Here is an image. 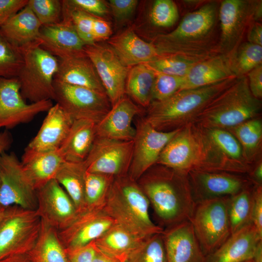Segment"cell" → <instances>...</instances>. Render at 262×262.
I'll return each instance as SVG.
<instances>
[{"mask_svg": "<svg viewBox=\"0 0 262 262\" xmlns=\"http://www.w3.org/2000/svg\"><path fill=\"white\" fill-rule=\"evenodd\" d=\"M220 1L206 2L187 13L174 30L155 37L151 43L159 56L176 55L198 63L221 53Z\"/></svg>", "mask_w": 262, "mask_h": 262, "instance_id": "obj_1", "label": "cell"}, {"mask_svg": "<svg viewBox=\"0 0 262 262\" xmlns=\"http://www.w3.org/2000/svg\"><path fill=\"white\" fill-rule=\"evenodd\" d=\"M167 168L157 170L146 176L144 182L139 186L161 225L168 228L189 220L195 202L188 173Z\"/></svg>", "mask_w": 262, "mask_h": 262, "instance_id": "obj_2", "label": "cell"}, {"mask_svg": "<svg viewBox=\"0 0 262 262\" xmlns=\"http://www.w3.org/2000/svg\"><path fill=\"white\" fill-rule=\"evenodd\" d=\"M149 205L139 184L127 174L115 178L103 209L117 225L144 240L164 230L151 220Z\"/></svg>", "mask_w": 262, "mask_h": 262, "instance_id": "obj_3", "label": "cell"}, {"mask_svg": "<svg viewBox=\"0 0 262 262\" xmlns=\"http://www.w3.org/2000/svg\"><path fill=\"white\" fill-rule=\"evenodd\" d=\"M237 79L232 77L218 82L196 88L181 90L148 107L144 119L155 129L170 131L194 120L215 97Z\"/></svg>", "mask_w": 262, "mask_h": 262, "instance_id": "obj_4", "label": "cell"}, {"mask_svg": "<svg viewBox=\"0 0 262 262\" xmlns=\"http://www.w3.org/2000/svg\"><path fill=\"white\" fill-rule=\"evenodd\" d=\"M261 109V99L252 95L244 76L212 100L194 121L206 129L233 128L255 118Z\"/></svg>", "mask_w": 262, "mask_h": 262, "instance_id": "obj_5", "label": "cell"}, {"mask_svg": "<svg viewBox=\"0 0 262 262\" xmlns=\"http://www.w3.org/2000/svg\"><path fill=\"white\" fill-rule=\"evenodd\" d=\"M20 49L23 64L16 78L22 97L31 103L53 100L59 59L41 47L38 41Z\"/></svg>", "mask_w": 262, "mask_h": 262, "instance_id": "obj_6", "label": "cell"}, {"mask_svg": "<svg viewBox=\"0 0 262 262\" xmlns=\"http://www.w3.org/2000/svg\"><path fill=\"white\" fill-rule=\"evenodd\" d=\"M229 197L196 203L189 220L206 257L216 250L231 235L228 213Z\"/></svg>", "mask_w": 262, "mask_h": 262, "instance_id": "obj_7", "label": "cell"}, {"mask_svg": "<svg viewBox=\"0 0 262 262\" xmlns=\"http://www.w3.org/2000/svg\"><path fill=\"white\" fill-rule=\"evenodd\" d=\"M42 220L36 210L6 207L0 221V260L12 254L28 253L39 236Z\"/></svg>", "mask_w": 262, "mask_h": 262, "instance_id": "obj_8", "label": "cell"}, {"mask_svg": "<svg viewBox=\"0 0 262 262\" xmlns=\"http://www.w3.org/2000/svg\"><path fill=\"white\" fill-rule=\"evenodd\" d=\"M262 0L220 1L218 18L221 53H234L243 43L250 24L253 21L262 22Z\"/></svg>", "mask_w": 262, "mask_h": 262, "instance_id": "obj_9", "label": "cell"}, {"mask_svg": "<svg viewBox=\"0 0 262 262\" xmlns=\"http://www.w3.org/2000/svg\"><path fill=\"white\" fill-rule=\"evenodd\" d=\"M53 100L73 119L98 123L112 107L106 93L54 81Z\"/></svg>", "mask_w": 262, "mask_h": 262, "instance_id": "obj_10", "label": "cell"}, {"mask_svg": "<svg viewBox=\"0 0 262 262\" xmlns=\"http://www.w3.org/2000/svg\"><path fill=\"white\" fill-rule=\"evenodd\" d=\"M0 205L36 209V190L14 152H5L0 157Z\"/></svg>", "mask_w": 262, "mask_h": 262, "instance_id": "obj_11", "label": "cell"}, {"mask_svg": "<svg viewBox=\"0 0 262 262\" xmlns=\"http://www.w3.org/2000/svg\"><path fill=\"white\" fill-rule=\"evenodd\" d=\"M182 128L170 131L155 129L144 118L138 121L131 161L128 175L133 180H138L157 163L159 156L167 143Z\"/></svg>", "mask_w": 262, "mask_h": 262, "instance_id": "obj_12", "label": "cell"}, {"mask_svg": "<svg viewBox=\"0 0 262 262\" xmlns=\"http://www.w3.org/2000/svg\"><path fill=\"white\" fill-rule=\"evenodd\" d=\"M133 141H122L96 137L84 160L86 172L116 178L127 175Z\"/></svg>", "mask_w": 262, "mask_h": 262, "instance_id": "obj_13", "label": "cell"}, {"mask_svg": "<svg viewBox=\"0 0 262 262\" xmlns=\"http://www.w3.org/2000/svg\"><path fill=\"white\" fill-rule=\"evenodd\" d=\"M53 105L51 100L27 103L16 78H0V128L7 130L29 122Z\"/></svg>", "mask_w": 262, "mask_h": 262, "instance_id": "obj_14", "label": "cell"}, {"mask_svg": "<svg viewBox=\"0 0 262 262\" xmlns=\"http://www.w3.org/2000/svg\"><path fill=\"white\" fill-rule=\"evenodd\" d=\"M84 51L98 75L112 106L125 95L128 67L108 45L95 43L85 45Z\"/></svg>", "mask_w": 262, "mask_h": 262, "instance_id": "obj_15", "label": "cell"}, {"mask_svg": "<svg viewBox=\"0 0 262 262\" xmlns=\"http://www.w3.org/2000/svg\"><path fill=\"white\" fill-rule=\"evenodd\" d=\"M115 224V221L103 208L86 210L78 213L69 225L58 231V234L67 252L89 244Z\"/></svg>", "mask_w": 262, "mask_h": 262, "instance_id": "obj_16", "label": "cell"}, {"mask_svg": "<svg viewBox=\"0 0 262 262\" xmlns=\"http://www.w3.org/2000/svg\"><path fill=\"white\" fill-rule=\"evenodd\" d=\"M36 195L37 213L57 231L69 225L78 214L71 199L55 179L38 188Z\"/></svg>", "mask_w": 262, "mask_h": 262, "instance_id": "obj_17", "label": "cell"}, {"mask_svg": "<svg viewBox=\"0 0 262 262\" xmlns=\"http://www.w3.org/2000/svg\"><path fill=\"white\" fill-rule=\"evenodd\" d=\"M188 177L195 203L230 196L251 185L245 178L219 171L194 170L188 173Z\"/></svg>", "mask_w": 262, "mask_h": 262, "instance_id": "obj_18", "label": "cell"}, {"mask_svg": "<svg viewBox=\"0 0 262 262\" xmlns=\"http://www.w3.org/2000/svg\"><path fill=\"white\" fill-rule=\"evenodd\" d=\"M41 47L58 59L84 53V43L79 36L70 16L58 23L42 26L37 41Z\"/></svg>", "mask_w": 262, "mask_h": 262, "instance_id": "obj_19", "label": "cell"}, {"mask_svg": "<svg viewBox=\"0 0 262 262\" xmlns=\"http://www.w3.org/2000/svg\"><path fill=\"white\" fill-rule=\"evenodd\" d=\"M141 112L136 104L124 95L96 124V137L122 141L133 140L135 129L132 121Z\"/></svg>", "mask_w": 262, "mask_h": 262, "instance_id": "obj_20", "label": "cell"}, {"mask_svg": "<svg viewBox=\"0 0 262 262\" xmlns=\"http://www.w3.org/2000/svg\"><path fill=\"white\" fill-rule=\"evenodd\" d=\"M166 229L163 237L167 262H206L189 220Z\"/></svg>", "mask_w": 262, "mask_h": 262, "instance_id": "obj_21", "label": "cell"}, {"mask_svg": "<svg viewBox=\"0 0 262 262\" xmlns=\"http://www.w3.org/2000/svg\"><path fill=\"white\" fill-rule=\"evenodd\" d=\"M73 120L57 103L48 111L36 135L25 149L46 152L59 149L66 138Z\"/></svg>", "mask_w": 262, "mask_h": 262, "instance_id": "obj_22", "label": "cell"}, {"mask_svg": "<svg viewBox=\"0 0 262 262\" xmlns=\"http://www.w3.org/2000/svg\"><path fill=\"white\" fill-rule=\"evenodd\" d=\"M199 148L194 135L188 130L180 131L162 151L158 164L173 170L188 173L198 164Z\"/></svg>", "mask_w": 262, "mask_h": 262, "instance_id": "obj_23", "label": "cell"}, {"mask_svg": "<svg viewBox=\"0 0 262 262\" xmlns=\"http://www.w3.org/2000/svg\"><path fill=\"white\" fill-rule=\"evenodd\" d=\"M262 240L254 225L249 224L231 234L206 262H245L252 260L258 243Z\"/></svg>", "mask_w": 262, "mask_h": 262, "instance_id": "obj_24", "label": "cell"}, {"mask_svg": "<svg viewBox=\"0 0 262 262\" xmlns=\"http://www.w3.org/2000/svg\"><path fill=\"white\" fill-rule=\"evenodd\" d=\"M232 54L220 53L196 63L183 77L180 90L203 87L236 77L232 70Z\"/></svg>", "mask_w": 262, "mask_h": 262, "instance_id": "obj_25", "label": "cell"}, {"mask_svg": "<svg viewBox=\"0 0 262 262\" xmlns=\"http://www.w3.org/2000/svg\"><path fill=\"white\" fill-rule=\"evenodd\" d=\"M54 81L106 93L94 65L85 53L59 59Z\"/></svg>", "mask_w": 262, "mask_h": 262, "instance_id": "obj_26", "label": "cell"}, {"mask_svg": "<svg viewBox=\"0 0 262 262\" xmlns=\"http://www.w3.org/2000/svg\"><path fill=\"white\" fill-rule=\"evenodd\" d=\"M108 43L121 63L128 68L147 64L160 56L152 43L144 41L131 30L109 39Z\"/></svg>", "mask_w": 262, "mask_h": 262, "instance_id": "obj_27", "label": "cell"}, {"mask_svg": "<svg viewBox=\"0 0 262 262\" xmlns=\"http://www.w3.org/2000/svg\"><path fill=\"white\" fill-rule=\"evenodd\" d=\"M64 161L59 149L46 152L25 149L20 162L26 175L37 190L55 179Z\"/></svg>", "mask_w": 262, "mask_h": 262, "instance_id": "obj_28", "label": "cell"}, {"mask_svg": "<svg viewBox=\"0 0 262 262\" xmlns=\"http://www.w3.org/2000/svg\"><path fill=\"white\" fill-rule=\"evenodd\" d=\"M96 137V124L87 119L73 120L60 147L65 161L81 162L87 157Z\"/></svg>", "mask_w": 262, "mask_h": 262, "instance_id": "obj_29", "label": "cell"}, {"mask_svg": "<svg viewBox=\"0 0 262 262\" xmlns=\"http://www.w3.org/2000/svg\"><path fill=\"white\" fill-rule=\"evenodd\" d=\"M42 25L27 5L0 27V34L19 49L38 41Z\"/></svg>", "mask_w": 262, "mask_h": 262, "instance_id": "obj_30", "label": "cell"}, {"mask_svg": "<svg viewBox=\"0 0 262 262\" xmlns=\"http://www.w3.org/2000/svg\"><path fill=\"white\" fill-rule=\"evenodd\" d=\"M86 173L84 161H64L54 179L70 197L78 213L86 210L84 196Z\"/></svg>", "mask_w": 262, "mask_h": 262, "instance_id": "obj_31", "label": "cell"}, {"mask_svg": "<svg viewBox=\"0 0 262 262\" xmlns=\"http://www.w3.org/2000/svg\"><path fill=\"white\" fill-rule=\"evenodd\" d=\"M42 220L38 239L28 253L33 262H69L65 248L58 231Z\"/></svg>", "mask_w": 262, "mask_h": 262, "instance_id": "obj_32", "label": "cell"}, {"mask_svg": "<svg viewBox=\"0 0 262 262\" xmlns=\"http://www.w3.org/2000/svg\"><path fill=\"white\" fill-rule=\"evenodd\" d=\"M143 240L116 224L92 242L102 253L123 260Z\"/></svg>", "mask_w": 262, "mask_h": 262, "instance_id": "obj_33", "label": "cell"}, {"mask_svg": "<svg viewBox=\"0 0 262 262\" xmlns=\"http://www.w3.org/2000/svg\"><path fill=\"white\" fill-rule=\"evenodd\" d=\"M155 72L146 64L134 66L129 70L125 93L137 104L148 107L152 102Z\"/></svg>", "mask_w": 262, "mask_h": 262, "instance_id": "obj_34", "label": "cell"}, {"mask_svg": "<svg viewBox=\"0 0 262 262\" xmlns=\"http://www.w3.org/2000/svg\"><path fill=\"white\" fill-rule=\"evenodd\" d=\"M254 188V186H249L228 198V213L231 234L252 223Z\"/></svg>", "mask_w": 262, "mask_h": 262, "instance_id": "obj_35", "label": "cell"}, {"mask_svg": "<svg viewBox=\"0 0 262 262\" xmlns=\"http://www.w3.org/2000/svg\"><path fill=\"white\" fill-rule=\"evenodd\" d=\"M163 233L143 240L122 262H167Z\"/></svg>", "mask_w": 262, "mask_h": 262, "instance_id": "obj_36", "label": "cell"}, {"mask_svg": "<svg viewBox=\"0 0 262 262\" xmlns=\"http://www.w3.org/2000/svg\"><path fill=\"white\" fill-rule=\"evenodd\" d=\"M115 178L111 176L86 172L84 191L86 210L103 208Z\"/></svg>", "mask_w": 262, "mask_h": 262, "instance_id": "obj_37", "label": "cell"}, {"mask_svg": "<svg viewBox=\"0 0 262 262\" xmlns=\"http://www.w3.org/2000/svg\"><path fill=\"white\" fill-rule=\"evenodd\" d=\"M262 64V46L248 42H243L232 54V70L237 78L246 76Z\"/></svg>", "mask_w": 262, "mask_h": 262, "instance_id": "obj_38", "label": "cell"}, {"mask_svg": "<svg viewBox=\"0 0 262 262\" xmlns=\"http://www.w3.org/2000/svg\"><path fill=\"white\" fill-rule=\"evenodd\" d=\"M23 64L20 49L0 34V78H16Z\"/></svg>", "mask_w": 262, "mask_h": 262, "instance_id": "obj_39", "label": "cell"}, {"mask_svg": "<svg viewBox=\"0 0 262 262\" xmlns=\"http://www.w3.org/2000/svg\"><path fill=\"white\" fill-rule=\"evenodd\" d=\"M233 128L243 151L248 154L256 150L262 138V123L260 119H250Z\"/></svg>", "mask_w": 262, "mask_h": 262, "instance_id": "obj_40", "label": "cell"}, {"mask_svg": "<svg viewBox=\"0 0 262 262\" xmlns=\"http://www.w3.org/2000/svg\"><path fill=\"white\" fill-rule=\"evenodd\" d=\"M196 63L178 56L165 55L145 64L156 72L184 77Z\"/></svg>", "mask_w": 262, "mask_h": 262, "instance_id": "obj_41", "label": "cell"}, {"mask_svg": "<svg viewBox=\"0 0 262 262\" xmlns=\"http://www.w3.org/2000/svg\"><path fill=\"white\" fill-rule=\"evenodd\" d=\"M207 130L211 142L221 153L232 161L238 162L241 160L243 155V149L234 135L225 129Z\"/></svg>", "mask_w": 262, "mask_h": 262, "instance_id": "obj_42", "label": "cell"}, {"mask_svg": "<svg viewBox=\"0 0 262 262\" xmlns=\"http://www.w3.org/2000/svg\"><path fill=\"white\" fill-rule=\"evenodd\" d=\"M27 5L42 26L56 23L62 20V0H28Z\"/></svg>", "mask_w": 262, "mask_h": 262, "instance_id": "obj_43", "label": "cell"}, {"mask_svg": "<svg viewBox=\"0 0 262 262\" xmlns=\"http://www.w3.org/2000/svg\"><path fill=\"white\" fill-rule=\"evenodd\" d=\"M149 17L151 23L155 26L170 27L179 18L178 8L172 0H156L151 7Z\"/></svg>", "mask_w": 262, "mask_h": 262, "instance_id": "obj_44", "label": "cell"}, {"mask_svg": "<svg viewBox=\"0 0 262 262\" xmlns=\"http://www.w3.org/2000/svg\"><path fill=\"white\" fill-rule=\"evenodd\" d=\"M70 16L79 36L85 45L95 43L93 34V24L94 16L82 11L63 8V15Z\"/></svg>", "mask_w": 262, "mask_h": 262, "instance_id": "obj_45", "label": "cell"}, {"mask_svg": "<svg viewBox=\"0 0 262 262\" xmlns=\"http://www.w3.org/2000/svg\"><path fill=\"white\" fill-rule=\"evenodd\" d=\"M155 72L152 101L167 98L180 90L183 77Z\"/></svg>", "mask_w": 262, "mask_h": 262, "instance_id": "obj_46", "label": "cell"}, {"mask_svg": "<svg viewBox=\"0 0 262 262\" xmlns=\"http://www.w3.org/2000/svg\"><path fill=\"white\" fill-rule=\"evenodd\" d=\"M62 1L63 8L81 10L96 17L103 16L108 13L106 4L101 0H64Z\"/></svg>", "mask_w": 262, "mask_h": 262, "instance_id": "obj_47", "label": "cell"}, {"mask_svg": "<svg viewBox=\"0 0 262 262\" xmlns=\"http://www.w3.org/2000/svg\"><path fill=\"white\" fill-rule=\"evenodd\" d=\"M136 0H110L109 4L115 18L119 20L128 17L135 10L137 4Z\"/></svg>", "mask_w": 262, "mask_h": 262, "instance_id": "obj_48", "label": "cell"}, {"mask_svg": "<svg viewBox=\"0 0 262 262\" xmlns=\"http://www.w3.org/2000/svg\"><path fill=\"white\" fill-rule=\"evenodd\" d=\"M28 0H0V27L27 5Z\"/></svg>", "mask_w": 262, "mask_h": 262, "instance_id": "obj_49", "label": "cell"}, {"mask_svg": "<svg viewBox=\"0 0 262 262\" xmlns=\"http://www.w3.org/2000/svg\"><path fill=\"white\" fill-rule=\"evenodd\" d=\"M252 224L262 235V187L255 185L252 208Z\"/></svg>", "mask_w": 262, "mask_h": 262, "instance_id": "obj_50", "label": "cell"}, {"mask_svg": "<svg viewBox=\"0 0 262 262\" xmlns=\"http://www.w3.org/2000/svg\"><path fill=\"white\" fill-rule=\"evenodd\" d=\"M66 253L69 262H93L97 249L92 242L82 247Z\"/></svg>", "mask_w": 262, "mask_h": 262, "instance_id": "obj_51", "label": "cell"}, {"mask_svg": "<svg viewBox=\"0 0 262 262\" xmlns=\"http://www.w3.org/2000/svg\"><path fill=\"white\" fill-rule=\"evenodd\" d=\"M246 76L251 94L255 98L261 99L262 98V64L249 71Z\"/></svg>", "mask_w": 262, "mask_h": 262, "instance_id": "obj_52", "label": "cell"}, {"mask_svg": "<svg viewBox=\"0 0 262 262\" xmlns=\"http://www.w3.org/2000/svg\"><path fill=\"white\" fill-rule=\"evenodd\" d=\"M112 34L109 23L103 19L94 16L93 24V34L95 43L109 39Z\"/></svg>", "mask_w": 262, "mask_h": 262, "instance_id": "obj_53", "label": "cell"}, {"mask_svg": "<svg viewBox=\"0 0 262 262\" xmlns=\"http://www.w3.org/2000/svg\"><path fill=\"white\" fill-rule=\"evenodd\" d=\"M246 34L248 42L262 46V22H252L249 25Z\"/></svg>", "mask_w": 262, "mask_h": 262, "instance_id": "obj_54", "label": "cell"}, {"mask_svg": "<svg viewBox=\"0 0 262 262\" xmlns=\"http://www.w3.org/2000/svg\"><path fill=\"white\" fill-rule=\"evenodd\" d=\"M13 141L11 134L7 130L0 131V157L10 147Z\"/></svg>", "mask_w": 262, "mask_h": 262, "instance_id": "obj_55", "label": "cell"}, {"mask_svg": "<svg viewBox=\"0 0 262 262\" xmlns=\"http://www.w3.org/2000/svg\"><path fill=\"white\" fill-rule=\"evenodd\" d=\"M0 262H33L28 253L9 255L0 260Z\"/></svg>", "mask_w": 262, "mask_h": 262, "instance_id": "obj_56", "label": "cell"}, {"mask_svg": "<svg viewBox=\"0 0 262 262\" xmlns=\"http://www.w3.org/2000/svg\"><path fill=\"white\" fill-rule=\"evenodd\" d=\"M123 260L107 256L97 249V253L93 262H122Z\"/></svg>", "mask_w": 262, "mask_h": 262, "instance_id": "obj_57", "label": "cell"}, {"mask_svg": "<svg viewBox=\"0 0 262 262\" xmlns=\"http://www.w3.org/2000/svg\"><path fill=\"white\" fill-rule=\"evenodd\" d=\"M255 185H262V164L260 163L254 169L251 173Z\"/></svg>", "mask_w": 262, "mask_h": 262, "instance_id": "obj_58", "label": "cell"}, {"mask_svg": "<svg viewBox=\"0 0 262 262\" xmlns=\"http://www.w3.org/2000/svg\"><path fill=\"white\" fill-rule=\"evenodd\" d=\"M252 260L253 262H262V240L257 244Z\"/></svg>", "mask_w": 262, "mask_h": 262, "instance_id": "obj_59", "label": "cell"}, {"mask_svg": "<svg viewBox=\"0 0 262 262\" xmlns=\"http://www.w3.org/2000/svg\"><path fill=\"white\" fill-rule=\"evenodd\" d=\"M6 208V207H4L0 205V221L4 214Z\"/></svg>", "mask_w": 262, "mask_h": 262, "instance_id": "obj_60", "label": "cell"}, {"mask_svg": "<svg viewBox=\"0 0 262 262\" xmlns=\"http://www.w3.org/2000/svg\"><path fill=\"white\" fill-rule=\"evenodd\" d=\"M245 262H253V260H248V261H247Z\"/></svg>", "mask_w": 262, "mask_h": 262, "instance_id": "obj_61", "label": "cell"}]
</instances>
